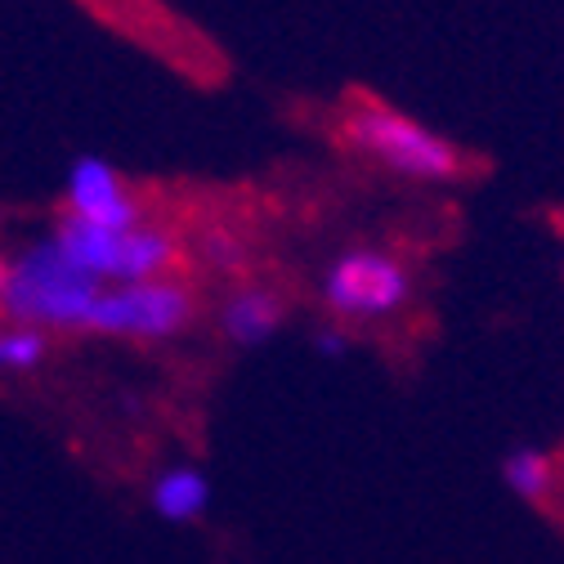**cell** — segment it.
<instances>
[{"instance_id":"52a82bcc","label":"cell","mask_w":564,"mask_h":564,"mask_svg":"<svg viewBox=\"0 0 564 564\" xmlns=\"http://www.w3.org/2000/svg\"><path fill=\"white\" fill-rule=\"evenodd\" d=\"M220 327L234 345H264L282 327V301L269 288H238L220 305Z\"/></svg>"},{"instance_id":"8992f818","label":"cell","mask_w":564,"mask_h":564,"mask_svg":"<svg viewBox=\"0 0 564 564\" xmlns=\"http://www.w3.org/2000/svg\"><path fill=\"white\" fill-rule=\"evenodd\" d=\"M67 216L90 220L112 234H130L144 225V210H139V202L104 158H77L73 171H67Z\"/></svg>"},{"instance_id":"3957f363","label":"cell","mask_w":564,"mask_h":564,"mask_svg":"<svg viewBox=\"0 0 564 564\" xmlns=\"http://www.w3.org/2000/svg\"><path fill=\"white\" fill-rule=\"evenodd\" d=\"M54 247L63 251V260H73L82 273L99 278L104 288H130V282H158L171 273L180 247L166 229L158 225H139L130 234H112L99 229L90 220L63 216L54 225Z\"/></svg>"},{"instance_id":"30bf717a","label":"cell","mask_w":564,"mask_h":564,"mask_svg":"<svg viewBox=\"0 0 564 564\" xmlns=\"http://www.w3.org/2000/svg\"><path fill=\"white\" fill-rule=\"evenodd\" d=\"M45 332H32V327H0V372H32L41 359H45Z\"/></svg>"},{"instance_id":"8fae6325","label":"cell","mask_w":564,"mask_h":564,"mask_svg":"<svg viewBox=\"0 0 564 564\" xmlns=\"http://www.w3.org/2000/svg\"><path fill=\"white\" fill-rule=\"evenodd\" d=\"M202 256H206L210 269H220V273H234V269H242V260H247L242 242H238L234 234H220V229L202 238Z\"/></svg>"},{"instance_id":"7c38bea8","label":"cell","mask_w":564,"mask_h":564,"mask_svg":"<svg viewBox=\"0 0 564 564\" xmlns=\"http://www.w3.org/2000/svg\"><path fill=\"white\" fill-rule=\"evenodd\" d=\"M314 345H318V355H323V359H340L349 340H345V336H340L336 327H323V332L314 336Z\"/></svg>"},{"instance_id":"7a4b0ae2","label":"cell","mask_w":564,"mask_h":564,"mask_svg":"<svg viewBox=\"0 0 564 564\" xmlns=\"http://www.w3.org/2000/svg\"><path fill=\"white\" fill-rule=\"evenodd\" d=\"M340 139L355 153L381 162L386 171H394L403 180L448 184L462 175V153L444 134H435L431 126H421V121H412V117H403L377 99L349 104V112L340 121Z\"/></svg>"},{"instance_id":"5b68a950","label":"cell","mask_w":564,"mask_h":564,"mask_svg":"<svg viewBox=\"0 0 564 564\" xmlns=\"http://www.w3.org/2000/svg\"><path fill=\"white\" fill-rule=\"evenodd\" d=\"M193 318H197L193 292L175 278H158V282H130V288H104L86 332L166 340L180 336Z\"/></svg>"},{"instance_id":"4fadbf2b","label":"cell","mask_w":564,"mask_h":564,"mask_svg":"<svg viewBox=\"0 0 564 564\" xmlns=\"http://www.w3.org/2000/svg\"><path fill=\"white\" fill-rule=\"evenodd\" d=\"M6 269H10V260H6V251H0V282H6Z\"/></svg>"},{"instance_id":"ba28073f","label":"cell","mask_w":564,"mask_h":564,"mask_svg":"<svg viewBox=\"0 0 564 564\" xmlns=\"http://www.w3.org/2000/svg\"><path fill=\"white\" fill-rule=\"evenodd\" d=\"M206 507H210V479H206L197 466L180 462V466H166V470L153 479V511H158L162 520L188 524V520H197Z\"/></svg>"},{"instance_id":"277c9868","label":"cell","mask_w":564,"mask_h":564,"mask_svg":"<svg viewBox=\"0 0 564 564\" xmlns=\"http://www.w3.org/2000/svg\"><path fill=\"white\" fill-rule=\"evenodd\" d=\"M318 296L336 318H390L408 305L412 278L377 247H349L327 264Z\"/></svg>"},{"instance_id":"6da1fadb","label":"cell","mask_w":564,"mask_h":564,"mask_svg":"<svg viewBox=\"0 0 564 564\" xmlns=\"http://www.w3.org/2000/svg\"><path fill=\"white\" fill-rule=\"evenodd\" d=\"M104 296V282L63 260L54 238L28 242L0 282V314L32 332H86Z\"/></svg>"},{"instance_id":"9c48e42d","label":"cell","mask_w":564,"mask_h":564,"mask_svg":"<svg viewBox=\"0 0 564 564\" xmlns=\"http://www.w3.org/2000/svg\"><path fill=\"white\" fill-rule=\"evenodd\" d=\"M502 484L524 502H542L551 492V457L542 448H511L502 457Z\"/></svg>"}]
</instances>
